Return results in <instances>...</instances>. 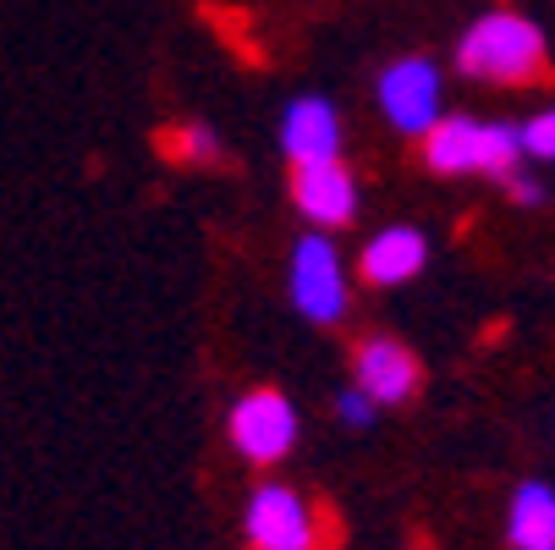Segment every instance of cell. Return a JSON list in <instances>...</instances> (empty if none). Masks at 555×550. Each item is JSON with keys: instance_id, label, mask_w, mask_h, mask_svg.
I'll return each instance as SVG.
<instances>
[{"instance_id": "1", "label": "cell", "mask_w": 555, "mask_h": 550, "mask_svg": "<svg viewBox=\"0 0 555 550\" xmlns=\"http://www.w3.org/2000/svg\"><path fill=\"white\" fill-rule=\"evenodd\" d=\"M456 66L479 84H533L544 77V34L517 12H490L462 34Z\"/></svg>"}, {"instance_id": "2", "label": "cell", "mask_w": 555, "mask_h": 550, "mask_svg": "<svg viewBox=\"0 0 555 550\" xmlns=\"http://www.w3.org/2000/svg\"><path fill=\"white\" fill-rule=\"evenodd\" d=\"M429 166L446 177H512L522 154V127L506 121H473V116H440V127L424 143Z\"/></svg>"}, {"instance_id": "3", "label": "cell", "mask_w": 555, "mask_h": 550, "mask_svg": "<svg viewBox=\"0 0 555 550\" xmlns=\"http://www.w3.org/2000/svg\"><path fill=\"white\" fill-rule=\"evenodd\" d=\"M292 303L313 325H336L347 314V270H341L336 248L325 243V231L302 238L292 254Z\"/></svg>"}, {"instance_id": "4", "label": "cell", "mask_w": 555, "mask_h": 550, "mask_svg": "<svg viewBox=\"0 0 555 550\" xmlns=\"http://www.w3.org/2000/svg\"><path fill=\"white\" fill-rule=\"evenodd\" d=\"M225 430H231V446L248 462H281L297 440V413H292V402L281 397V391L259 385V391H248V397H236Z\"/></svg>"}, {"instance_id": "5", "label": "cell", "mask_w": 555, "mask_h": 550, "mask_svg": "<svg viewBox=\"0 0 555 550\" xmlns=\"http://www.w3.org/2000/svg\"><path fill=\"white\" fill-rule=\"evenodd\" d=\"M243 528L254 550H320V517L286 485H259Z\"/></svg>"}, {"instance_id": "6", "label": "cell", "mask_w": 555, "mask_h": 550, "mask_svg": "<svg viewBox=\"0 0 555 550\" xmlns=\"http://www.w3.org/2000/svg\"><path fill=\"white\" fill-rule=\"evenodd\" d=\"M379 105H385L390 127L429 138L440 127V72H435V61H424V55L390 61L379 72Z\"/></svg>"}, {"instance_id": "7", "label": "cell", "mask_w": 555, "mask_h": 550, "mask_svg": "<svg viewBox=\"0 0 555 550\" xmlns=\"http://www.w3.org/2000/svg\"><path fill=\"white\" fill-rule=\"evenodd\" d=\"M292 193H297V209H302L313 226H320V231L347 226V220H352V209H358V182H352V171H347L341 161H313V166H297Z\"/></svg>"}, {"instance_id": "8", "label": "cell", "mask_w": 555, "mask_h": 550, "mask_svg": "<svg viewBox=\"0 0 555 550\" xmlns=\"http://www.w3.org/2000/svg\"><path fill=\"white\" fill-rule=\"evenodd\" d=\"M352 374H358V385L369 391L374 402H408L413 391H418V358H413L402 342H390V336L358 342Z\"/></svg>"}, {"instance_id": "9", "label": "cell", "mask_w": 555, "mask_h": 550, "mask_svg": "<svg viewBox=\"0 0 555 550\" xmlns=\"http://www.w3.org/2000/svg\"><path fill=\"white\" fill-rule=\"evenodd\" d=\"M281 149L292 154V166H313V161H336L341 154V121L331 100H292L286 121H281Z\"/></svg>"}, {"instance_id": "10", "label": "cell", "mask_w": 555, "mask_h": 550, "mask_svg": "<svg viewBox=\"0 0 555 550\" xmlns=\"http://www.w3.org/2000/svg\"><path fill=\"white\" fill-rule=\"evenodd\" d=\"M424 270V238L413 226H390L363 248V281L374 286H402Z\"/></svg>"}, {"instance_id": "11", "label": "cell", "mask_w": 555, "mask_h": 550, "mask_svg": "<svg viewBox=\"0 0 555 550\" xmlns=\"http://www.w3.org/2000/svg\"><path fill=\"white\" fill-rule=\"evenodd\" d=\"M506 539L517 550H555V490L550 485H522L506 507Z\"/></svg>"}, {"instance_id": "12", "label": "cell", "mask_w": 555, "mask_h": 550, "mask_svg": "<svg viewBox=\"0 0 555 550\" xmlns=\"http://www.w3.org/2000/svg\"><path fill=\"white\" fill-rule=\"evenodd\" d=\"M166 149L177 154V161H220V138L209 132V127H198V121H188V127H177V132H166Z\"/></svg>"}, {"instance_id": "13", "label": "cell", "mask_w": 555, "mask_h": 550, "mask_svg": "<svg viewBox=\"0 0 555 550\" xmlns=\"http://www.w3.org/2000/svg\"><path fill=\"white\" fill-rule=\"evenodd\" d=\"M522 154L528 161H555V111H539L522 127Z\"/></svg>"}, {"instance_id": "14", "label": "cell", "mask_w": 555, "mask_h": 550, "mask_svg": "<svg viewBox=\"0 0 555 550\" xmlns=\"http://www.w3.org/2000/svg\"><path fill=\"white\" fill-rule=\"evenodd\" d=\"M336 413L347 419V424H369L374 419V397L363 385H352V391H341V402H336Z\"/></svg>"}, {"instance_id": "15", "label": "cell", "mask_w": 555, "mask_h": 550, "mask_svg": "<svg viewBox=\"0 0 555 550\" xmlns=\"http://www.w3.org/2000/svg\"><path fill=\"white\" fill-rule=\"evenodd\" d=\"M506 182H512V193H517V204H539V199H544V188H539L533 177H522V171H512Z\"/></svg>"}]
</instances>
